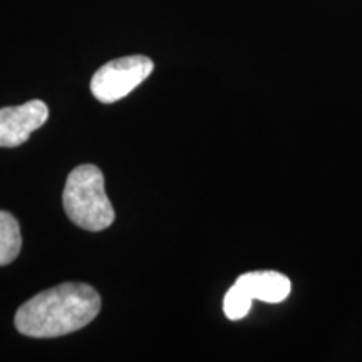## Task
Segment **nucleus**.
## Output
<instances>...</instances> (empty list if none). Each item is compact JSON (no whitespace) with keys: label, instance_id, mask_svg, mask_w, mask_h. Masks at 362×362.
<instances>
[{"label":"nucleus","instance_id":"7","mask_svg":"<svg viewBox=\"0 0 362 362\" xmlns=\"http://www.w3.org/2000/svg\"><path fill=\"white\" fill-rule=\"evenodd\" d=\"M253 298L242 285L235 282L223 298V312L230 320L243 319L252 309Z\"/></svg>","mask_w":362,"mask_h":362},{"label":"nucleus","instance_id":"1","mask_svg":"<svg viewBox=\"0 0 362 362\" xmlns=\"http://www.w3.org/2000/svg\"><path fill=\"white\" fill-rule=\"evenodd\" d=\"M101 310V297L88 284L67 282L27 300L16 314V327L27 337H61L83 329Z\"/></svg>","mask_w":362,"mask_h":362},{"label":"nucleus","instance_id":"2","mask_svg":"<svg viewBox=\"0 0 362 362\" xmlns=\"http://www.w3.org/2000/svg\"><path fill=\"white\" fill-rule=\"evenodd\" d=\"M62 203L69 220L88 232H103L115 221V208L104 188L103 171L81 165L67 176Z\"/></svg>","mask_w":362,"mask_h":362},{"label":"nucleus","instance_id":"3","mask_svg":"<svg viewBox=\"0 0 362 362\" xmlns=\"http://www.w3.org/2000/svg\"><path fill=\"white\" fill-rule=\"evenodd\" d=\"M146 56H126L99 67L90 81V93L101 103H116L138 88L153 72Z\"/></svg>","mask_w":362,"mask_h":362},{"label":"nucleus","instance_id":"4","mask_svg":"<svg viewBox=\"0 0 362 362\" xmlns=\"http://www.w3.org/2000/svg\"><path fill=\"white\" fill-rule=\"evenodd\" d=\"M49 117L44 101L34 99L22 106L0 110V148H16L29 139Z\"/></svg>","mask_w":362,"mask_h":362},{"label":"nucleus","instance_id":"6","mask_svg":"<svg viewBox=\"0 0 362 362\" xmlns=\"http://www.w3.org/2000/svg\"><path fill=\"white\" fill-rule=\"evenodd\" d=\"M22 248L21 225L16 216L0 210V267L12 264Z\"/></svg>","mask_w":362,"mask_h":362},{"label":"nucleus","instance_id":"5","mask_svg":"<svg viewBox=\"0 0 362 362\" xmlns=\"http://www.w3.org/2000/svg\"><path fill=\"white\" fill-rule=\"evenodd\" d=\"M237 284L242 285L250 297L255 300L259 298L267 304H279L285 300L291 293L292 284L285 275L279 272H248V274L240 275Z\"/></svg>","mask_w":362,"mask_h":362}]
</instances>
